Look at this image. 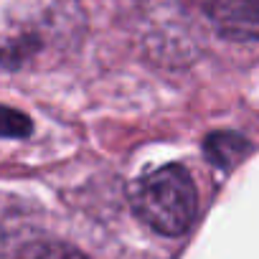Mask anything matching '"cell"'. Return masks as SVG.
<instances>
[{
    "instance_id": "6da1fadb",
    "label": "cell",
    "mask_w": 259,
    "mask_h": 259,
    "mask_svg": "<svg viewBox=\"0 0 259 259\" xmlns=\"http://www.w3.org/2000/svg\"><path fill=\"white\" fill-rule=\"evenodd\" d=\"M133 211L143 224L163 236H181L198 213V193L183 165H163L133 188Z\"/></svg>"
},
{
    "instance_id": "7a4b0ae2",
    "label": "cell",
    "mask_w": 259,
    "mask_h": 259,
    "mask_svg": "<svg viewBox=\"0 0 259 259\" xmlns=\"http://www.w3.org/2000/svg\"><path fill=\"white\" fill-rule=\"evenodd\" d=\"M206 13L219 36L259 41V0H206Z\"/></svg>"
},
{
    "instance_id": "3957f363",
    "label": "cell",
    "mask_w": 259,
    "mask_h": 259,
    "mask_svg": "<svg viewBox=\"0 0 259 259\" xmlns=\"http://www.w3.org/2000/svg\"><path fill=\"white\" fill-rule=\"evenodd\" d=\"M251 145L244 135L239 133H229V130H221V133H211L203 140V153L206 158L221 168V170H231L236 163H241L249 155Z\"/></svg>"
},
{
    "instance_id": "277c9868",
    "label": "cell",
    "mask_w": 259,
    "mask_h": 259,
    "mask_svg": "<svg viewBox=\"0 0 259 259\" xmlns=\"http://www.w3.org/2000/svg\"><path fill=\"white\" fill-rule=\"evenodd\" d=\"M18 259H87V256L79 249L61 241H38V244L26 246L18 254Z\"/></svg>"
},
{
    "instance_id": "5b68a950",
    "label": "cell",
    "mask_w": 259,
    "mask_h": 259,
    "mask_svg": "<svg viewBox=\"0 0 259 259\" xmlns=\"http://www.w3.org/2000/svg\"><path fill=\"white\" fill-rule=\"evenodd\" d=\"M31 119L28 114L13 109V107H3V138H28L31 135Z\"/></svg>"
}]
</instances>
